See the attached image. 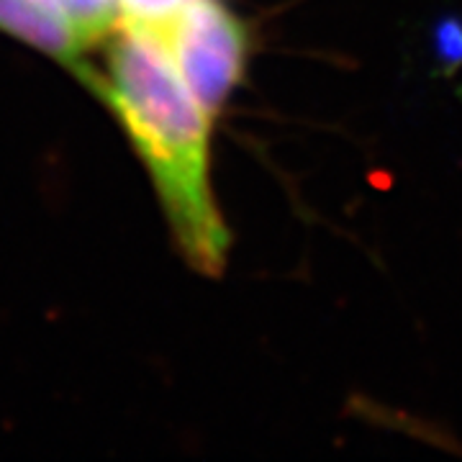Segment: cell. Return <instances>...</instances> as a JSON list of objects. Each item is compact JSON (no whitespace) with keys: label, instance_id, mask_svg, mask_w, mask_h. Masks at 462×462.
<instances>
[{"label":"cell","instance_id":"obj_1","mask_svg":"<svg viewBox=\"0 0 462 462\" xmlns=\"http://www.w3.org/2000/svg\"><path fill=\"white\" fill-rule=\"evenodd\" d=\"M108 42L98 100L147 170L182 257L203 275H218L231 239L211 188L214 116L190 93L157 33L121 23Z\"/></svg>","mask_w":462,"mask_h":462},{"label":"cell","instance_id":"obj_2","mask_svg":"<svg viewBox=\"0 0 462 462\" xmlns=\"http://www.w3.org/2000/svg\"><path fill=\"white\" fill-rule=\"evenodd\" d=\"M157 36L200 106L218 114L247 67L245 23L221 0H190Z\"/></svg>","mask_w":462,"mask_h":462},{"label":"cell","instance_id":"obj_3","mask_svg":"<svg viewBox=\"0 0 462 462\" xmlns=\"http://www.w3.org/2000/svg\"><path fill=\"white\" fill-rule=\"evenodd\" d=\"M0 33L57 62L98 98L100 69L88 62L90 47L51 0H0Z\"/></svg>","mask_w":462,"mask_h":462},{"label":"cell","instance_id":"obj_4","mask_svg":"<svg viewBox=\"0 0 462 462\" xmlns=\"http://www.w3.org/2000/svg\"><path fill=\"white\" fill-rule=\"evenodd\" d=\"M67 21L78 29L88 47L111 39L121 26V5L118 0H51Z\"/></svg>","mask_w":462,"mask_h":462},{"label":"cell","instance_id":"obj_5","mask_svg":"<svg viewBox=\"0 0 462 462\" xmlns=\"http://www.w3.org/2000/svg\"><path fill=\"white\" fill-rule=\"evenodd\" d=\"M190 0H118L121 23L142 26L154 33H162L167 23L180 14Z\"/></svg>","mask_w":462,"mask_h":462}]
</instances>
